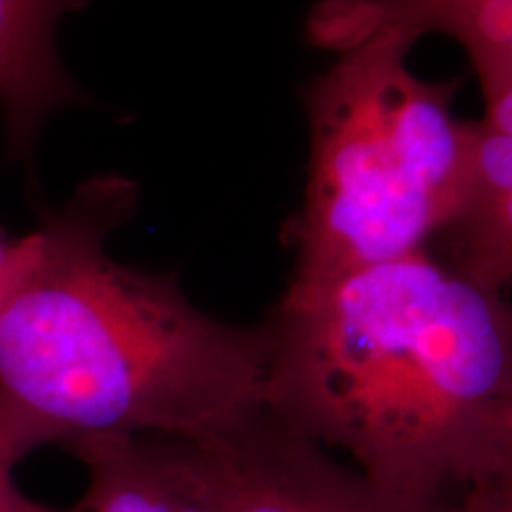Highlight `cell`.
<instances>
[{"mask_svg":"<svg viewBox=\"0 0 512 512\" xmlns=\"http://www.w3.org/2000/svg\"><path fill=\"white\" fill-rule=\"evenodd\" d=\"M266 411L384 503L444 512L512 456V299L432 249L292 280L264 320Z\"/></svg>","mask_w":512,"mask_h":512,"instance_id":"6da1fadb","label":"cell"},{"mask_svg":"<svg viewBox=\"0 0 512 512\" xmlns=\"http://www.w3.org/2000/svg\"><path fill=\"white\" fill-rule=\"evenodd\" d=\"M136 204V183L98 176L34 230L0 313V420L27 456L117 437L219 441L266 411L264 325L209 316L176 278L107 254Z\"/></svg>","mask_w":512,"mask_h":512,"instance_id":"7a4b0ae2","label":"cell"},{"mask_svg":"<svg viewBox=\"0 0 512 512\" xmlns=\"http://www.w3.org/2000/svg\"><path fill=\"white\" fill-rule=\"evenodd\" d=\"M403 31L356 43L304 91L309 166L287 221L292 280H316L430 249L458 216L472 121L453 114L456 81L408 64Z\"/></svg>","mask_w":512,"mask_h":512,"instance_id":"3957f363","label":"cell"},{"mask_svg":"<svg viewBox=\"0 0 512 512\" xmlns=\"http://www.w3.org/2000/svg\"><path fill=\"white\" fill-rule=\"evenodd\" d=\"M230 439V437H228ZM228 439L117 437L69 448L88 470L79 512H233Z\"/></svg>","mask_w":512,"mask_h":512,"instance_id":"277c9868","label":"cell"},{"mask_svg":"<svg viewBox=\"0 0 512 512\" xmlns=\"http://www.w3.org/2000/svg\"><path fill=\"white\" fill-rule=\"evenodd\" d=\"M389 29L460 43L484 102L512 88V0H318L306 15L309 43L335 55Z\"/></svg>","mask_w":512,"mask_h":512,"instance_id":"5b68a950","label":"cell"},{"mask_svg":"<svg viewBox=\"0 0 512 512\" xmlns=\"http://www.w3.org/2000/svg\"><path fill=\"white\" fill-rule=\"evenodd\" d=\"M233 512H406L384 503L330 451L261 413L230 437Z\"/></svg>","mask_w":512,"mask_h":512,"instance_id":"8992f818","label":"cell"},{"mask_svg":"<svg viewBox=\"0 0 512 512\" xmlns=\"http://www.w3.org/2000/svg\"><path fill=\"white\" fill-rule=\"evenodd\" d=\"M430 249L489 290L512 285V88L484 102V117L472 121L463 204Z\"/></svg>","mask_w":512,"mask_h":512,"instance_id":"52a82bcc","label":"cell"},{"mask_svg":"<svg viewBox=\"0 0 512 512\" xmlns=\"http://www.w3.org/2000/svg\"><path fill=\"white\" fill-rule=\"evenodd\" d=\"M86 0H0V107L8 147L27 155L50 114L81 100L57 57V24Z\"/></svg>","mask_w":512,"mask_h":512,"instance_id":"ba28073f","label":"cell"},{"mask_svg":"<svg viewBox=\"0 0 512 512\" xmlns=\"http://www.w3.org/2000/svg\"><path fill=\"white\" fill-rule=\"evenodd\" d=\"M24 458H27V453L17 444L15 434L8 430V425L0 420V512H79V508H50V505L38 503L24 494L15 482V467Z\"/></svg>","mask_w":512,"mask_h":512,"instance_id":"9c48e42d","label":"cell"},{"mask_svg":"<svg viewBox=\"0 0 512 512\" xmlns=\"http://www.w3.org/2000/svg\"><path fill=\"white\" fill-rule=\"evenodd\" d=\"M34 249V233L22 235V238H8L0 233V313L27 278L31 261H34Z\"/></svg>","mask_w":512,"mask_h":512,"instance_id":"30bf717a","label":"cell"},{"mask_svg":"<svg viewBox=\"0 0 512 512\" xmlns=\"http://www.w3.org/2000/svg\"><path fill=\"white\" fill-rule=\"evenodd\" d=\"M444 512H512V486L486 482L465 491Z\"/></svg>","mask_w":512,"mask_h":512,"instance_id":"8fae6325","label":"cell"},{"mask_svg":"<svg viewBox=\"0 0 512 512\" xmlns=\"http://www.w3.org/2000/svg\"><path fill=\"white\" fill-rule=\"evenodd\" d=\"M494 482H503V484L512 486V456L508 460V467H505V470H503V475L498 477V479H494Z\"/></svg>","mask_w":512,"mask_h":512,"instance_id":"7c38bea8","label":"cell"}]
</instances>
